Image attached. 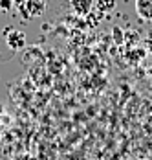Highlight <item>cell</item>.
I'll list each match as a JSON object with an SVG mask.
<instances>
[{"label":"cell","instance_id":"obj_6","mask_svg":"<svg viewBox=\"0 0 152 160\" xmlns=\"http://www.w3.org/2000/svg\"><path fill=\"white\" fill-rule=\"evenodd\" d=\"M15 8V2L13 0H0V11H11Z\"/></svg>","mask_w":152,"mask_h":160},{"label":"cell","instance_id":"obj_8","mask_svg":"<svg viewBox=\"0 0 152 160\" xmlns=\"http://www.w3.org/2000/svg\"><path fill=\"white\" fill-rule=\"evenodd\" d=\"M13 2H15V8H18V6H22L26 0H13Z\"/></svg>","mask_w":152,"mask_h":160},{"label":"cell","instance_id":"obj_2","mask_svg":"<svg viewBox=\"0 0 152 160\" xmlns=\"http://www.w3.org/2000/svg\"><path fill=\"white\" fill-rule=\"evenodd\" d=\"M6 44L11 52H20V50L26 48V33L15 30V28H9L6 32Z\"/></svg>","mask_w":152,"mask_h":160},{"label":"cell","instance_id":"obj_4","mask_svg":"<svg viewBox=\"0 0 152 160\" xmlns=\"http://www.w3.org/2000/svg\"><path fill=\"white\" fill-rule=\"evenodd\" d=\"M72 8L77 15L88 17L93 9V0H72Z\"/></svg>","mask_w":152,"mask_h":160},{"label":"cell","instance_id":"obj_5","mask_svg":"<svg viewBox=\"0 0 152 160\" xmlns=\"http://www.w3.org/2000/svg\"><path fill=\"white\" fill-rule=\"evenodd\" d=\"M93 4L99 13H110L116 8V0H93Z\"/></svg>","mask_w":152,"mask_h":160},{"label":"cell","instance_id":"obj_1","mask_svg":"<svg viewBox=\"0 0 152 160\" xmlns=\"http://www.w3.org/2000/svg\"><path fill=\"white\" fill-rule=\"evenodd\" d=\"M18 11L26 20H31L35 17H42L46 11V2L44 0H26L22 6H18Z\"/></svg>","mask_w":152,"mask_h":160},{"label":"cell","instance_id":"obj_3","mask_svg":"<svg viewBox=\"0 0 152 160\" xmlns=\"http://www.w3.org/2000/svg\"><path fill=\"white\" fill-rule=\"evenodd\" d=\"M134 8H136V13L139 18L152 22V0H136Z\"/></svg>","mask_w":152,"mask_h":160},{"label":"cell","instance_id":"obj_7","mask_svg":"<svg viewBox=\"0 0 152 160\" xmlns=\"http://www.w3.org/2000/svg\"><path fill=\"white\" fill-rule=\"evenodd\" d=\"M114 41H116V44H121L123 42V32H121V28L119 26H114Z\"/></svg>","mask_w":152,"mask_h":160}]
</instances>
